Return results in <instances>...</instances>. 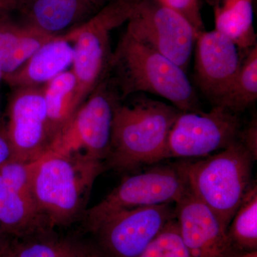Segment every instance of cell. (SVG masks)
<instances>
[{"label":"cell","instance_id":"6da1fadb","mask_svg":"<svg viewBox=\"0 0 257 257\" xmlns=\"http://www.w3.org/2000/svg\"><path fill=\"white\" fill-rule=\"evenodd\" d=\"M180 111L146 96H138L130 103L118 101L106 167L127 172L165 160L169 135Z\"/></svg>","mask_w":257,"mask_h":257},{"label":"cell","instance_id":"7a4b0ae2","mask_svg":"<svg viewBox=\"0 0 257 257\" xmlns=\"http://www.w3.org/2000/svg\"><path fill=\"white\" fill-rule=\"evenodd\" d=\"M105 163L79 154L47 152L37 161L32 195L48 229L82 217L98 176Z\"/></svg>","mask_w":257,"mask_h":257},{"label":"cell","instance_id":"3957f363","mask_svg":"<svg viewBox=\"0 0 257 257\" xmlns=\"http://www.w3.org/2000/svg\"><path fill=\"white\" fill-rule=\"evenodd\" d=\"M108 73L121 101L135 93L147 92L165 98L179 110H201L187 72L126 32L111 52Z\"/></svg>","mask_w":257,"mask_h":257},{"label":"cell","instance_id":"277c9868","mask_svg":"<svg viewBox=\"0 0 257 257\" xmlns=\"http://www.w3.org/2000/svg\"><path fill=\"white\" fill-rule=\"evenodd\" d=\"M253 160L239 140L197 161L179 162L189 190L228 226L251 184Z\"/></svg>","mask_w":257,"mask_h":257},{"label":"cell","instance_id":"5b68a950","mask_svg":"<svg viewBox=\"0 0 257 257\" xmlns=\"http://www.w3.org/2000/svg\"><path fill=\"white\" fill-rule=\"evenodd\" d=\"M138 0H111L78 28L64 35L73 43L72 69L77 83L79 107L107 73L110 33L128 21Z\"/></svg>","mask_w":257,"mask_h":257},{"label":"cell","instance_id":"8992f818","mask_svg":"<svg viewBox=\"0 0 257 257\" xmlns=\"http://www.w3.org/2000/svg\"><path fill=\"white\" fill-rule=\"evenodd\" d=\"M119 100L117 89L107 72L54 139L47 152L79 154L105 163L110 148L114 106Z\"/></svg>","mask_w":257,"mask_h":257},{"label":"cell","instance_id":"52a82bcc","mask_svg":"<svg viewBox=\"0 0 257 257\" xmlns=\"http://www.w3.org/2000/svg\"><path fill=\"white\" fill-rule=\"evenodd\" d=\"M189 187L178 163L157 165L143 172L128 176L105 198L84 211L86 228L94 232L109 216L136 208L175 204Z\"/></svg>","mask_w":257,"mask_h":257},{"label":"cell","instance_id":"ba28073f","mask_svg":"<svg viewBox=\"0 0 257 257\" xmlns=\"http://www.w3.org/2000/svg\"><path fill=\"white\" fill-rule=\"evenodd\" d=\"M241 127L239 114L222 106L207 112L181 111L169 135L165 160L209 156L237 141Z\"/></svg>","mask_w":257,"mask_h":257},{"label":"cell","instance_id":"9c48e42d","mask_svg":"<svg viewBox=\"0 0 257 257\" xmlns=\"http://www.w3.org/2000/svg\"><path fill=\"white\" fill-rule=\"evenodd\" d=\"M127 23L128 35L187 72L197 36L187 19L157 0H138Z\"/></svg>","mask_w":257,"mask_h":257},{"label":"cell","instance_id":"30bf717a","mask_svg":"<svg viewBox=\"0 0 257 257\" xmlns=\"http://www.w3.org/2000/svg\"><path fill=\"white\" fill-rule=\"evenodd\" d=\"M7 131L13 148L12 160L34 162L52 144L42 87L13 89L7 107Z\"/></svg>","mask_w":257,"mask_h":257},{"label":"cell","instance_id":"8fae6325","mask_svg":"<svg viewBox=\"0 0 257 257\" xmlns=\"http://www.w3.org/2000/svg\"><path fill=\"white\" fill-rule=\"evenodd\" d=\"M173 219L175 204L136 208L109 216L94 232L111 256L138 257Z\"/></svg>","mask_w":257,"mask_h":257},{"label":"cell","instance_id":"7c38bea8","mask_svg":"<svg viewBox=\"0 0 257 257\" xmlns=\"http://www.w3.org/2000/svg\"><path fill=\"white\" fill-rule=\"evenodd\" d=\"M194 53L196 82L215 105L234 82L241 52L229 37L214 30L198 34Z\"/></svg>","mask_w":257,"mask_h":257},{"label":"cell","instance_id":"4fadbf2b","mask_svg":"<svg viewBox=\"0 0 257 257\" xmlns=\"http://www.w3.org/2000/svg\"><path fill=\"white\" fill-rule=\"evenodd\" d=\"M179 232L193 257H229L236 253L227 229L190 191L175 203Z\"/></svg>","mask_w":257,"mask_h":257},{"label":"cell","instance_id":"5bb4252c","mask_svg":"<svg viewBox=\"0 0 257 257\" xmlns=\"http://www.w3.org/2000/svg\"><path fill=\"white\" fill-rule=\"evenodd\" d=\"M86 0H22L20 21L51 37H62L96 13Z\"/></svg>","mask_w":257,"mask_h":257},{"label":"cell","instance_id":"9a60e30c","mask_svg":"<svg viewBox=\"0 0 257 257\" xmlns=\"http://www.w3.org/2000/svg\"><path fill=\"white\" fill-rule=\"evenodd\" d=\"M73 55L71 42L63 36L56 37L40 47L18 70L3 79L13 89L42 87L72 67Z\"/></svg>","mask_w":257,"mask_h":257},{"label":"cell","instance_id":"2e32d148","mask_svg":"<svg viewBox=\"0 0 257 257\" xmlns=\"http://www.w3.org/2000/svg\"><path fill=\"white\" fill-rule=\"evenodd\" d=\"M56 38L12 18L0 16V67L3 79L13 73L45 44Z\"/></svg>","mask_w":257,"mask_h":257},{"label":"cell","instance_id":"e0dca14e","mask_svg":"<svg viewBox=\"0 0 257 257\" xmlns=\"http://www.w3.org/2000/svg\"><path fill=\"white\" fill-rule=\"evenodd\" d=\"M0 226L5 234L23 238L49 230L33 198L10 187L1 179Z\"/></svg>","mask_w":257,"mask_h":257},{"label":"cell","instance_id":"ac0fdd59","mask_svg":"<svg viewBox=\"0 0 257 257\" xmlns=\"http://www.w3.org/2000/svg\"><path fill=\"white\" fill-rule=\"evenodd\" d=\"M212 6L214 30L229 37L240 51L256 45L253 0H214Z\"/></svg>","mask_w":257,"mask_h":257},{"label":"cell","instance_id":"d6986e66","mask_svg":"<svg viewBox=\"0 0 257 257\" xmlns=\"http://www.w3.org/2000/svg\"><path fill=\"white\" fill-rule=\"evenodd\" d=\"M77 83L69 69L42 86L52 143L77 110Z\"/></svg>","mask_w":257,"mask_h":257},{"label":"cell","instance_id":"ffe728a7","mask_svg":"<svg viewBox=\"0 0 257 257\" xmlns=\"http://www.w3.org/2000/svg\"><path fill=\"white\" fill-rule=\"evenodd\" d=\"M241 64L234 82L215 105L240 114L257 99V45L241 51Z\"/></svg>","mask_w":257,"mask_h":257},{"label":"cell","instance_id":"44dd1931","mask_svg":"<svg viewBox=\"0 0 257 257\" xmlns=\"http://www.w3.org/2000/svg\"><path fill=\"white\" fill-rule=\"evenodd\" d=\"M227 234L236 252L256 251L257 186L251 182L228 226Z\"/></svg>","mask_w":257,"mask_h":257},{"label":"cell","instance_id":"7402d4cb","mask_svg":"<svg viewBox=\"0 0 257 257\" xmlns=\"http://www.w3.org/2000/svg\"><path fill=\"white\" fill-rule=\"evenodd\" d=\"M47 232V231H45ZM44 233L25 237V241L10 246L13 257H80L83 246L69 240L43 236Z\"/></svg>","mask_w":257,"mask_h":257},{"label":"cell","instance_id":"603a6c76","mask_svg":"<svg viewBox=\"0 0 257 257\" xmlns=\"http://www.w3.org/2000/svg\"><path fill=\"white\" fill-rule=\"evenodd\" d=\"M138 257H193L186 246L176 219L165 225Z\"/></svg>","mask_w":257,"mask_h":257},{"label":"cell","instance_id":"cb8c5ba5","mask_svg":"<svg viewBox=\"0 0 257 257\" xmlns=\"http://www.w3.org/2000/svg\"><path fill=\"white\" fill-rule=\"evenodd\" d=\"M37 162L10 160L0 166V179L10 187L32 197V179Z\"/></svg>","mask_w":257,"mask_h":257},{"label":"cell","instance_id":"d4e9b609","mask_svg":"<svg viewBox=\"0 0 257 257\" xmlns=\"http://www.w3.org/2000/svg\"><path fill=\"white\" fill-rule=\"evenodd\" d=\"M182 15L192 25L198 34L204 31V25L199 8V0H157Z\"/></svg>","mask_w":257,"mask_h":257},{"label":"cell","instance_id":"484cf974","mask_svg":"<svg viewBox=\"0 0 257 257\" xmlns=\"http://www.w3.org/2000/svg\"><path fill=\"white\" fill-rule=\"evenodd\" d=\"M238 140L249 152L253 160L257 159V121L253 118L244 127L240 130Z\"/></svg>","mask_w":257,"mask_h":257},{"label":"cell","instance_id":"4316f807","mask_svg":"<svg viewBox=\"0 0 257 257\" xmlns=\"http://www.w3.org/2000/svg\"><path fill=\"white\" fill-rule=\"evenodd\" d=\"M13 156V148L7 131L6 122L3 118L0 121V166L12 160Z\"/></svg>","mask_w":257,"mask_h":257},{"label":"cell","instance_id":"83f0119b","mask_svg":"<svg viewBox=\"0 0 257 257\" xmlns=\"http://www.w3.org/2000/svg\"><path fill=\"white\" fill-rule=\"evenodd\" d=\"M21 4L22 0H0V16L18 12Z\"/></svg>","mask_w":257,"mask_h":257},{"label":"cell","instance_id":"f1b7e54d","mask_svg":"<svg viewBox=\"0 0 257 257\" xmlns=\"http://www.w3.org/2000/svg\"><path fill=\"white\" fill-rule=\"evenodd\" d=\"M5 233L3 232V229H2L1 226H0V255L2 254L5 250L8 248L9 245L5 241L4 235Z\"/></svg>","mask_w":257,"mask_h":257},{"label":"cell","instance_id":"f546056e","mask_svg":"<svg viewBox=\"0 0 257 257\" xmlns=\"http://www.w3.org/2000/svg\"><path fill=\"white\" fill-rule=\"evenodd\" d=\"M80 257H102L96 251L86 247H83L82 254Z\"/></svg>","mask_w":257,"mask_h":257},{"label":"cell","instance_id":"4dcf8cb0","mask_svg":"<svg viewBox=\"0 0 257 257\" xmlns=\"http://www.w3.org/2000/svg\"><path fill=\"white\" fill-rule=\"evenodd\" d=\"M229 257H257V251H248V252H236Z\"/></svg>","mask_w":257,"mask_h":257},{"label":"cell","instance_id":"1f68e13d","mask_svg":"<svg viewBox=\"0 0 257 257\" xmlns=\"http://www.w3.org/2000/svg\"><path fill=\"white\" fill-rule=\"evenodd\" d=\"M88 3H90L93 6L95 7L96 9L102 8L104 4L101 0H86Z\"/></svg>","mask_w":257,"mask_h":257},{"label":"cell","instance_id":"d6a6232c","mask_svg":"<svg viewBox=\"0 0 257 257\" xmlns=\"http://www.w3.org/2000/svg\"><path fill=\"white\" fill-rule=\"evenodd\" d=\"M0 257H13L12 256L11 253H10V246H8V248L0 255Z\"/></svg>","mask_w":257,"mask_h":257},{"label":"cell","instance_id":"836d02e7","mask_svg":"<svg viewBox=\"0 0 257 257\" xmlns=\"http://www.w3.org/2000/svg\"><path fill=\"white\" fill-rule=\"evenodd\" d=\"M207 2L209 5L212 6V5L214 4V0H207Z\"/></svg>","mask_w":257,"mask_h":257},{"label":"cell","instance_id":"e575fe53","mask_svg":"<svg viewBox=\"0 0 257 257\" xmlns=\"http://www.w3.org/2000/svg\"><path fill=\"white\" fill-rule=\"evenodd\" d=\"M3 79V72H2L1 67H0V82Z\"/></svg>","mask_w":257,"mask_h":257},{"label":"cell","instance_id":"d590c367","mask_svg":"<svg viewBox=\"0 0 257 257\" xmlns=\"http://www.w3.org/2000/svg\"><path fill=\"white\" fill-rule=\"evenodd\" d=\"M101 1H102L103 3H104V4L105 5L106 3H109V2L111 1V0H101Z\"/></svg>","mask_w":257,"mask_h":257},{"label":"cell","instance_id":"8d00e7d4","mask_svg":"<svg viewBox=\"0 0 257 257\" xmlns=\"http://www.w3.org/2000/svg\"><path fill=\"white\" fill-rule=\"evenodd\" d=\"M3 119V117H2L1 112H0V121Z\"/></svg>","mask_w":257,"mask_h":257}]
</instances>
